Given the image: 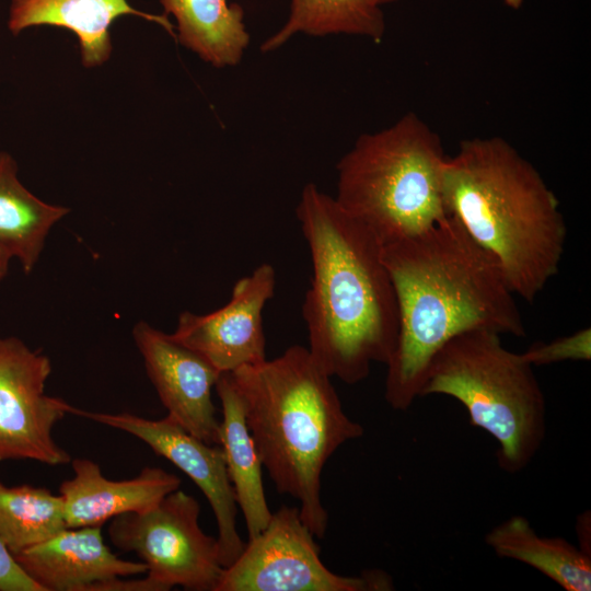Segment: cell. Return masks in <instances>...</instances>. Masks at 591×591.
Masks as SVG:
<instances>
[{
  "label": "cell",
  "mask_w": 591,
  "mask_h": 591,
  "mask_svg": "<svg viewBox=\"0 0 591 591\" xmlns=\"http://www.w3.org/2000/svg\"><path fill=\"white\" fill-rule=\"evenodd\" d=\"M121 15L159 23L175 35L166 15L139 11L127 0H11L8 28L12 35L40 25L66 28L78 39L83 67L95 68L111 58V26Z\"/></svg>",
  "instance_id": "cell-15"
},
{
  "label": "cell",
  "mask_w": 591,
  "mask_h": 591,
  "mask_svg": "<svg viewBox=\"0 0 591 591\" xmlns=\"http://www.w3.org/2000/svg\"><path fill=\"white\" fill-rule=\"evenodd\" d=\"M385 32L383 10L370 0H291L286 22L259 49L267 54L278 50L299 34L316 37L344 34L379 43Z\"/></svg>",
  "instance_id": "cell-20"
},
{
  "label": "cell",
  "mask_w": 591,
  "mask_h": 591,
  "mask_svg": "<svg viewBox=\"0 0 591 591\" xmlns=\"http://www.w3.org/2000/svg\"><path fill=\"white\" fill-rule=\"evenodd\" d=\"M314 535L296 507H281L267 526L245 544L239 558L223 569L215 591H380L392 590L382 570L359 577L331 571L320 558Z\"/></svg>",
  "instance_id": "cell-8"
},
{
  "label": "cell",
  "mask_w": 591,
  "mask_h": 591,
  "mask_svg": "<svg viewBox=\"0 0 591 591\" xmlns=\"http://www.w3.org/2000/svg\"><path fill=\"white\" fill-rule=\"evenodd\" d=\"M447 395L467 410L470 422L497 442V464L523 471L546 434V402L533 367L508 350L500 334L474 329L449 340L432 358L420 396Z\"/></svg>",
  "instance_id": "cell-6"
},
{
  "label": "cell",
  "mask_w": 591,
  "mask_h": 591,
  "mask_svg": "<svg viewBox=\"0 0 591 591\" xmlns=\"http://www.w3.org/2000/svg\"><path fill=\"white\" fill-rule=\"evenodd\" d=\"M0 591H43L0 540Z\"/></svg>",
  "instance_id": "cell-23"
},
{
  "label": "cell",
  "mask_w": 591,
  "mask_h": 591,
  "mask_svg": "<svg viewBox=\"0 0 591 591\" xmlns=\"http://www.w3.org/2000/svg\"><path fill=\"white\" fill-rule=\"evenodd\" d=\"M176 22V38L215 68L237 66L250 45L245 13L228 0H160Z\"/></svg>",
  "instance_id": "cell-17"
},
{
  "label": "cell",
  "mask_w": 591,
  "mask_h": 591,
  "mask_svg": "<svg viewBox=\"0 0 591 591\" xmlns=\"http://www.w3.org/2000/svg\"><path fill=\"white\" fill-rule=\"evenodd\" d=\"M70 209L48 204L28 190L18 177L14 158L0 151V244L25 274L39 260L46 239Z\"/></svg>",
  "instance_id": "cell-19"
},
{
  "label": "cell",
  "mask_w": 591,
  "mask_h": 591,
  "mask_svg": "<svg viewBox=\"0 0 591 591\" xmlns=\"http://www.w3.org/2000/svg\"><path fill=\"white\" fill-rule=\"evenodd\" d=\"M74 415L125 431L144 443L158 455L183 471L199 487L218 526L219 560L231 566L245 544L236 530L237 503L224 453L219 444H208L186 431L170 417L148 419L130 413H99L76 409Z\"/></svg>",
  "instance_id": "cell-10"
},
{
  "label": "cell",
  "mask_w": 591,
  "mask_h": 591,
  "mask_svg": "<svg viewBox=\"0 0 591 591\" xmlns=\"http://www.w3.org/2000/svg\"><path fill=\"white\" fill-rule=\"evenodd\" d=\"M447 216L497 263L514 296L533 301L558 273L567 227L559 200L508 140L476 137L447 157Z\"/></svg>",
  "instance_id": "cell-3"
},
{
  "label": "cell",
  "mask_w": 591,
  "mask_h": 591,
  "mask_svg": "<svg viewBox=\"0 0 591 591\" xmlns=\"http://www.w3.org/2000/svg\"><path fill=\"white\" fill-rule=\"evenodd\" d=\"M312 277L302 304L309 351L332 378L364 380L387 363L397 339L398 309L382 243L336 199L308 183L296 209Z\"/></svg>",
  "instance_id": "cell-2"
},
{
  "label": "cell",
  "mask_w": 591,
  "mask_h": 591,
  "mask_svg": "<svg viewBox=\"0 0 591 591\" xmlns=\"http://www.w3.org/2000/svg\"><path fill=\"white\" fill-rule=\"evenodd\" d=\"M447 160L438 134L417 114L357 138L336 165L334 198L382 245L442 221Z\"/></svg>",
  "instance_id": "cell-5"
},
{
  "label": "cell",
  "mask_w": 591,
  "mask_h": 591,
  "mask_svg": "<svg viewBox=\"0 0 591 591\" xmlns=\"http://www.w3.org/2000/svg\"><path fill=\"white\" fill-rule=\"evenodd\" d=\"M275 287V268L264 263L234 283L229 302L220 309L207 314L182 312L171 335L200 354L220 373L263 362V310Z\"/></svg>",
  "instance_id": "cell-11"
},
{
  "label": "cell",
  "mask_w": 591,
  "mask_h": 591,
  "mask_svg": "<svg viewBox=\"0 0 591 591\" xmlns=\"http://www.w3.org/2000/svg\"><path fill=\"white\" fill-rule=\"evenodd\" d=\"M505 4L513 10H518L522 7L524 0H502Z\"/></svg>",
  "instance_id": "cell-25"
},
{
  "label": "cell",
  "mask_w": 591,
  "mask_h": 591,
  "mask_svg": "<svg viewBox=\"0 0 591 591\" xmlns=\"http://www.w3.org/2000/svg\"><path fill=\"white\" fill-rule=\"evenodd\" d=\"M67 528L60 495L43 487L0 483V540L13 556Z\"/></svg>",
  "instance_id": "cell-21"
},
{
  "label": "cell",
  "mask_w": 591,
  "mask_h": 591,
  "mask_svg": "<svg viewBox=\"0 0 591 591\" xmlns=\"http://www.w3.org/2000/svg\"><path fill=\"white\" fill-rule=\"evenodd\" d=\"M74 475L59 487L68 528L102 526L107 520L157 506L179 489L178 476L147 466L134 478L107 479L100 465L89 459L71 461Z\"/></svg>",
  "instance_id": "cell-14"
},
{
  "label": "cell",
  "mask_w": 591,
  "mask_h": 591,
  "mask_svg": "<svg viewBox=\"0 0 591 591\" xmlns=\"http://www.w3.org/2000/svg\"><path fill=\"white\" fill-rule=\"evenodd\" d=\"M485 541L498 557L523 563L566 591L591 590V554L563 537L540 535L523 515L496 525Z\"/></svg>",
  "instance_id": "cell-18"
},
{
  "label": "cell",
  "mask_w": 591,
  "mask_h": 591,
  "mask_svg": "<svg viewBox=\"0 0 591 591\" xmlns=\"http://www.w3.org/2000/svg\"><path fill=\"white\" fill-rule=\"evenodd\" d=\"M222 406L219 445L222 448L236 503L241 508L248 540L268 524L271 512L266 502L262 460L248 430L242 398L230 372L219 375L215 385Z\"/></svg>",
  "instance_id": "cell-16"
},
{
  "label": "cell",
  "mask_w": 591,
  "mask_h": 591,
  "mask_svg": "<svg viewBox=\"0 0 591 591\" xmlns=\"http://www.w3.org/2000/svg\"><path fill=\"white\" fill-rule=\"evenodd\" d=\"M200 506L183 490L157 506L112 519L109 540L123 552H134L147 565L152 591L179 586L190 591H215L223 567L217 538L199 525Z\"/></svg>",
  "instance_id": "cell-7"
},
{
  "label": "cell",
  "mask_w": 591,
  "mask_h": 591,
  "mask_svg": "<svg viewBox=\"0 0 591 591\" xmlns=\"http://www.w3.org/2000/svg\"><path fill=\"white\" fill-rule=\"evenodd\" d=\"M12 259V256L9 252L0 244V282L4 279L9 270V264Z\"/></svg>",
  "instance_id": "cell-24"
},
{
  "label": "cell",
  "mask_w": 591,
  "mask_h": 591,
  "mask_svg": "<svg viewBox=\"0 0 591 591\" xmlns=\"http://www.w3.org/2000/svg\"><path fill=\"white\" fill-rule=\"evenodd\" d=\"M370 1L374 3L375 5L382 8L383 5L394 3L398 0H370Z\"/></svg>",
  "instance_id": "cell-26"
},
{
  "label": "cell",
  "mask_w": 591,
  "mask_h": 591,
  "mask_svg": "<svg viewBox=\"0 0 591 591\" xmlns=\"http://www.w3.org/2000/svg\"><path fill=\"white\" fill-rule=\"evenodd\" d=\"M382 256L398 309L384 389L393 409L407 410L419 397L432 358L455 336L474 329L525 335L496 260L454 218L383 244Z\"/></svg>",
  "instance_id": "cell-1"
},
{
  "label": "cell",
  "mask_w": 591,
  "mask_h": 591,
  "mask_svg": "<svg viewBox=\"0 0 591 591\" xmlns=\"http://www.w3.org/2000/svg\"><path fill=\"white\" fill-rule=\"evenodd\" d=\"M521 356L532 367L564 361H589L591 359V329L584 327L547 343L536 341Z\"/></svg>",
  "instance_id": "cell-22"
},
{
  "label": "cell",
  "mask_w": 591,
  "mask_h": 591,
  "mask_svg": "<svg viewBox=\"0 0 591 591\" xmlns=\"http://www.w3.org/2000/svg\"><path fill=\"white\" fill-rule=\"evenodd\" d=\"M132 337L166 416L206 443L219 444L220 421L211 391L221 373L200 354L147 322L135 325Z\"/></svg>",
  "instance_id": "cell-12"
},
{
  "label": "cell",
  "mask_w": 591,
  "mask_h": 591,
  "mask_svg": "<svg viewBox=\"0 0 591 591\" xmlns=\"http://www.w3.org/2000/svg\"><path fill=\"white\" fill-rule=\"evenodd\" d=\"M101 528H67L13 557L43 591H88L99 582L147 573L143 561L113 554Z\"/></svg>",
  "instance_id": "cell-13"
},
{
  "label": "cell",
  "mask_w": 591,
  "mask_h": 591,
  "mask_svg": "<svg viewBox=\"0 0 591 591\" xmlns=\"http://www.w3.org/2000/svg\"><path fill=\"white\" fill-rule=\"evenodd\" d=\"M263 466L277 490L300 501V517L322 538L328 515L321 500L325 463L363 427L344 412L331 376L309 349L294 345L271 360L230 372Z\"/></svg>",
  "instance_id": "cell-4"
},
{
  "label": "cell",
  "mask_w": 591,
  "mask_h": 591,
  "mask_svg": "<svg viewBox=\"0 0 591 591\" xmlns=\"http://www.w3.org/2000/svg\"><path fill=\"white\" fill-rule=\"evenodd\" d=\"M50 373L47 356L18 337L0 336V462L33 460L51 466L71 462L53 429L76 407L45 393Z\"/></svg>",
  "instance_id": "cell-9"
}]
</instances>
